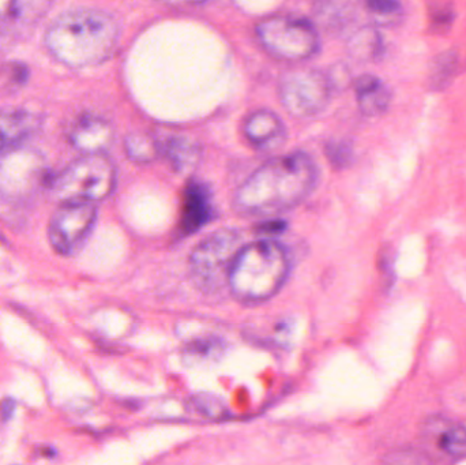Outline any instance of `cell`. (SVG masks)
I'll return each mask as SVG.
<instances>
[{"mask_svg":"<svg viewBox=\"0 0 466 465\" xmlns=\"http://www.w3.org/2000/svg\"><path fill=\"white\" fill-rule=\"evenodd\" d=\"M196 409L210 420H221L226 418L227 409L220 399L213 395H198L193 399Z\"/></svg>","mask_w":466,"mask_h":465,"instance_id":"7402d4cb","label":"cell"},{"mask_svg":"<svg viewBox=\"0 0 466 465\" xmlns=\"http://www.w3.org/2000/svg\"><path fill=\"white\" fill-rule=\"evenodd\" d=\"M54 0H11L10 11L22 24H35L46 15Z\"/></svg>","mask_w":466,"mask_h":465,"instance_id":"ffe728a7","label":"cell"},{"mask_svg":"<svg viewBox=\"0 0 466 465\" xmlns=\"http://www.w3.org/2000/svg\"><path fill=\"white\" fill-rule=\"evenodd\" d=\"M318 169L307 153L279 156L255 169L236 190L233 207L243 216H271L292 209L317 185Z\"/></svg>","mask_w":466,"mask_h":465,"instance_id":"6da1fadb","label":"cell"},{"mask_svg":"<svg viewBox=\"0 0 466 465\" xmlns=\"http://www.w3.org/2000/svg\"><path fill=\"white\" fill-rule=\"evenodd\" d=\"M41 117L27 109H0V152L19 147L40 128Z\"/></svg>","mask_w":466,"mask_h":465,"instance_id":"5bb4252c","label":"cell"},{"mask_svg":"<svg viewBox=\"0 0 466 465\" xmlns=\"http://www.w3.org/2000/svg\"><path fill=\"white\" fill-rule=\"evenodd\" d=\"M356 100L359 108L367 116H380L388 111L391 103V92L382 79L372 74H364L356 79Z\"/></svg>","mask_w":466,"mask_h":465,"instance_id":"9a60e30c","label":"cell"},{"mask_svg":"<svg viewBox=\"0 0 466 465\" xmlns=\"http://www.w3.org/2000/svg\"><path fill=\"white\" fill-rule=\"evenodd\" d=\"M326 153L334 166L345 167L352 160V149L345 142H330Z\"/></svg>","mask_w":466,"mask_h":465,"instance_id":"d4e9b609","label":"cell"},{"mask_svg":"<svg viewBox=\"0 0 466 465\" xmlns=\"http://www.w3.org/2000/svg\"><path fill=\"white\" fill-rule=\"evenodd\" d=\"M330 76L317 68H293L282 74L279 96L292 116L307 119L320 114L330 103Z\"/></svg>","mask_w":466,"mask_h":465,"instance_id":"ba28073f","label":"cell"},{"mask_svg":"<svg viewBox=\"0 0 466 465\" xmlns=\"http://www.w3.org/2000/svg\"><path fill=\"white\" fill-rule=\"evenodd\" d=\"M48 187L62 204L96 202L108 198L116 187V168L104 153L84 155L68 164Z\"/></svg>","mask_w":466,"mask_h":465,"instance_id":"277c9868","label":"cell"},{"mask_svg":"<svg viewBox=\"0 0 466 465\" xmlns=\"http://www.w3.org/2000/svg\"><path fill=\"white\" fill-rule=\"evenodd\" d=\"M221 341L218 340H199L197 343L188 344L186 357L190 360L210 359L218 357L221 351Z\"/></svg>","mask_w":466,"mask_h":465,"instance_id":"cb8c5ba5","label":"cell"},{"mask_svg":"<svg viewBox=\"0 0 466 465\" xmlns=\"http://www.w3.org/2000/svg\"><path fill=\"white\" fill-rule=\"evenodd\" d=\"M430 27L434 33H446L456 21V8L451 0H430Z\"/></svg>","mask_w":466,"mask_h":465,"instance_id":"44dd1931","label":"cell"},{"mask_svg":"<svg viewBox=\"0 0 466 465\" xmlns=\"http://www.w3.org/2000/svg\"><path fill=\"white\" fill-rule=\"evenodd\" d=\"M125 152L134 163H153L163 156V142L153 134L134 131L125 138Z\"/></svg>","mask_w":466,"mask_h":465,"instance_id":"e0dca14e","label":"cell"},{"mask_svg":"<svg viewBox=\"0 0 466 465\" xmlns=\"http://www.w3.org/2000/svg\"><path fill=\"white\" fill-rule=\"evenodd\" d=\"M49 54L71 68L93 67L116 49L119 26L114 16L95 8H76L60 14L46 32Z\"/></svg>","mask_w":466,"mask_h":465,"instance_id":"7a4b0ae2","label":"cell"},{"mask_svg":"<svg viewBox=\"0 0 466 465\" xmlns=\"http://www.w3.org/2000/svg\"><path fill=\"white\" fill-rule=\"evenodd\" d=\"M213 216L212 193L201 182L188 183L183 194L180 229L183 234H194L207 226Z\"/></svg>","mask_w":466,"mask_h":465,"instance_id":"4fadbf2b","label":"cell"},{"mask_svg":"<svg viewBox=\"0 0 466 465\" xmlns=\"http://www.w3.org/2000/svg\"><path fill=\"white\" fill-rule=\"evenodd\" d=\"M364 7L378 18H391L402 11L401 0H363Z\"/></svg>","mask_w":466,"mask_h":465,"instance_id":"603a6c76","label":"cell"},{"mask_svg":"<svg viewBox=\"0 0 466 465\" xmlns=\"http://www.w3.org/2000/svg\"><path fill=\"white\" fill-rule=\"evenodd\" d=\"M97 218L93 202H65L52 216L48 239L54 250L62 256L73 253L92 231Z\"/></svg>","mask_w":466,"mask_h":465,"instance_id":"9c48e42d","label":"cell"},{"mask_svg":"<svg viewBox=\"0 0 466 465\" xmlns=\"http://www.w3.org/2000/svg\"><path fill=\"white\" fill-rule=\"evenodd\" d=\"M427 453L437 461L456 463L466 459V428L464 425L445 420L432 418L424 423L421 431Z\"/></svg>","mask_w":466,"mask_h":465,"instance_id":"30bf717a","label":"cell"},{"mask_svg":"<svg viewBox=\"0 0 466 465\" xmlns=\"http://www.w3.org/2000/svg\"><path fill=\"white\" fill-rule=\"evenodd\" d=\"M459 66L460 56L457 52L448 51L438 55L430 68V85L432 89H445L456 76Z\"/></svg>","mask_w":466,"mask_h":465,"instance_id":"d6986e66","label":"cell"},{"mask_svg":"<svg viewBox=\"0 0 466 465\" xmlns=\"http://www.w3.org/2000/svg\"><path fill=\"white\" fill-rule=\"evenodd\" d=\"M46 157L38 150L15 147L0 156V196L8 201L32 198L51 182Z\"/></svg>","mask_w":466,"mask_h":465,"instance_id":"52a82bcc","label":"cell"},{"mask_svg":"<svg viewBox=\"0 0 466 465\" xmlns=\"http://www.w3.org/2000/svg\"><path fill=\"white\" fill-rule=\"evenodd\" d=\"M243 133L247 141L259 150L277 149L287 138L281 117L268 109L251 112L244 120Z\"/></svg>","mask_w":466,"mask_h":465,"instance_id":"7c38bea8","label":"cell"},{"mask_svg":"<svg viewBox=\"0 0 466 465\" xmlns=\"http://www.w3.org/2000/svg\"><path fill=\"white\" fill-rule=\"evenodd\" d=\"M383 40L380 33L372 27H364L359 30L356 35L350 37L348 49H350L352 57L358 60H375L382 56L383 54Z\"/></svg>","mask_w":466,"mask_h":465,"instance_id":"ac0fdd59","label":"cell"},{"mask_svg":"<svg viewBox=\"0 0 466 465\" xmlns=\"http://www.w3.org/2000/svg\"><path fill=\"white\" fill-rule=\"evenodd\" d=\"M14 411H15V401L13 399H5L2 404H0V418L2 420H8L13 417Z\"/></svg>","mask_w":466,"mask_h":465,"instance_id":"484cf974","label":"cell"},{"mask_svg":"<svg viewBox=\"0 0 466 465\" xmlns=\"http://www.w3.org/2000/svg\"><path fill=\"white\" fill-rule=\"evenodd\" d=\"M289 258L274 240H258L241 248L233 261L228 287L236 299L246 303L265 302L287 281Z\"/></svg>","mask_w":466,"mask_h":465,"instance_id":"3957f363","label":"cell"},{"mask_svg":"<svg viewBox=\"0 0 466 465\" xmlns=\"http://www.w3.org/2000/svg\"><path fill=\"white\" fill-rule=\"evenodd\" d=\"M164 2L172 3V5H201L207 0H164Z\"/></svg>","mask_w":466,"mask_h":465,"instance_id":"4316f807","label":"cell"},{"mask_svg":"<svg viewBox=\"0 0 466 465\" xmlns=\"http://www.w3.org/2000/svg\"><path fill=\"white\" fill-rule=\"evenodd\" d=\"M258 41L268 54L285 62L311 59L320 48L317 27L303 16L279 14L258 22Z\"/></svg>","mask_w":466,"mask_h":465,"instance_id":"5b68a950","label":"cell"},{"mask_svg":"<svg viewBox=\"0 0 466 465\" xmlns=\"http://www.w3.org/2000/svg\"><path fill=\"white\" fill-rule=\"evenodd\" d=\"M201 147L190 136H172L163 142V156L179 174L193 171L201 160Z\"/></svg>","mask_w":466,"mask_h":465,"instance_id":"2e32d148","label":"cell"},{"mask_svg":"<svg viewBox=\"0 0 466 465\" xmlns=\"http://www.w3.org/2000/svg\"><path fill=\"white\" fill-rule=\"evenodd\" d=\"M240 248V235L235 229H218L202 239L190 256L196 283L207 291L228 286L233 261Z\"/></svg>","mask_w":466,"mask_h":465,"instance_id":"8992f818","label":"cell"},{"mask_svg":"<svg viewBox=\"0 0 466 465\" xmlns=\"http://www.w3.org/2000/svg\"><path fill=\"white\" fill-rule=\"evenodd\" d=\"M115 131L111 123L93 114L76 117L68 131V141L82 155L106 153L114 142Z\"/></svg>","mask_w":466,"mask_h":465,"instance_id":"8fae6325","label":"cell"}]
</instances>
